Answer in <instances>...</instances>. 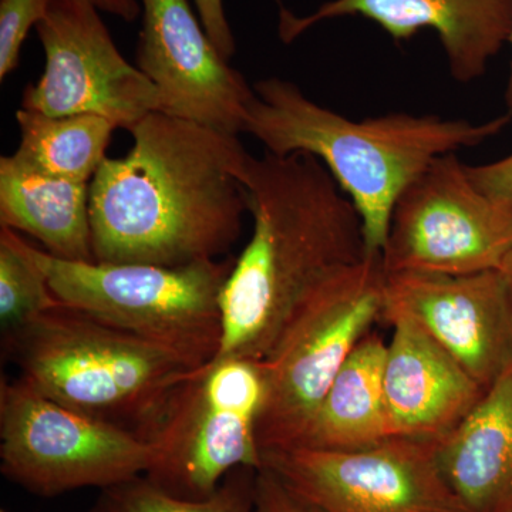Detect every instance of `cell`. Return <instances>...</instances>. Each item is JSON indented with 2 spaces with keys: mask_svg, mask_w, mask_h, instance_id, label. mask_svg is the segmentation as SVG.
Masks as SVG:
<instances>
[{
  "mask_svg": "<svg viewBox=\"0 0 512 512\" xmlns=\"http://www.w3.org/2000/svg\"><path fill=\"white\" fill-rule=\"evenodd\" d=\"M90 183L94 261L184 266L228 254L242 232L251 154L238 136L151 113Z\"/></svg>",
  "mask_w": 512,
  "mask_h": 512,
  "instance_id": "6da1fadb",
  "label": "cell"
},
{
  "mask_svg": "<svg viewBox=\"0 0 512 512\" xmlns=\"http://www.w3.org/2000/svg\"><path fill=\"white\" fill-rule=\"evenodd\" d=\"M252 235L221 292L217 357L262 360L303 296L367 254L362 218L318 158L249 156Z\"/></svg>",
  "mask_w": 512,
  "mask_h": 512,
  "instance_id": "7a4b0ae2",
  "label": "cell"
},
{
  "mask_svg": "<svg viewBox=\"0 0 512 512\" xmlns=\"http://www.w3.org/2000/svg\"><path fill=\"white\" fill-rule=\"evenodd\" d=\"M254 92L244 133L275 156L318 158L359 212L369 252H382L394 204L431 161L480 146L512 119L511 113L484 123L390 113L357 121L279 77L259 80Z\"/></svg>",
  "mask_w": 512,
  "mask_h": 512,
  "instance_id": "3957f363",
  "label": "cell"
},
{
  "mask_svg": "<svg viewBox=\"0 0 512 512\" xmlns=\"http://www.w3.org/2000/svg\"><path fill=\"white\" fill-rule=\"evenodd\" d=\"M2 345L20 377L49 399L147 441L175 392L198 370L63 302L2 336Z\"/></svg>",
  "mask_w": 512,
  "mask_h": 512,
  "instance_id": "277c9868",
  "label": "cell"
},
{
  "mask_svg": "<svg viewBox=\"0 0 512 512\" xmlns=\"http://www.w3.org/2000/svg\"><path fill=\"white\" fill-rule=\"evenodd\" d=\"M60 302L204 367L222 342L221 292L234 258L184 266L57 258L23 238Z\"/></svg>",
  "mask_w": 512,
  "mask_h": 512,
  "instance_id": "5b68a950",
  "label": "cell"
},
{
  "mask_svg": "<svg viewBox=\"0 0 512 512\" xmlns=\"http://www.w3.org/2000/svg\"><path fill=\"white\" fill-rule=\"evenodd\" d=\"M380 252L338 269L303 296L261 360L265 399L256 437L262 453L295 446L330 384L386 308Z\"/></svg>",
  "mask_w": 512,
  "mask_h": 512,
  "instance_id": "8992f818",
  "label": "cell"
},
{
  "mask_svg": "<svg viewBox=\"0 0 512 512\" xmlns=\"http://www.w3.org/2000/svg\"><path fill=\"white\" fill-rule=\"evenodd\" d=\"M264 399L261 360L215 357L175 392L158 421L148 480L173 497L202 501L231 471L264 467L256 437Z\"/></svg>",
  "mask_w": 512,
  "mask_h": 512,
  "instance_id": "52a82bcc",
  "label": "cell"
},
{
  "mask_svg": "<svg viewBox=\"0 0 512 512\" xmlns=\"http://www.w3.org/2000/svg\"><path fill=\"white\" fill-rule=\"evenodd\" d=\"M150 441L49 399L22 377L0 382V471L39 497L146 476Z\"/></svg>",
  "mask_w": 512,
  "mask_h": 512,
  "instance_id": "ba28073f",
  "label": "cell"
},
{
  "mask_svg": "<svg viewBox=\"0 0 512 512\" xmlns=\"http://www.w3.org/2000/svg\"><path fill=\"white\" fill-rule=\"evenodd\" d=\"M511 249L512 205L478 190L451 153L400 194L380 255L387 275H467L500 269Z\"/></svg>",
  "mask_w": 512,
  "mask_h": 512,
  "instance_id": "9c48e42d",
  "label": "cell"
},
{
  "mask_svg": "<svg viewBox=\"0 0 512 512\" xmlns=\"http://www.w3.org/2000/svg\"><path fill=\"white\" fill-rule=\"evenodd\" d=\"M437 444L394 437L352 451L279 448L262 460L322 512H467L441 473Z\"/></svg>",
  "mask_w": 512,
  "mask_h": 512,
  "instance_id": "30bf717a",
  "label": "cell"
},
{
  "mask_svg": "<svg viewBox=\"0 0 512 512\" xmlns=\"http://www.w3.org/2000/svg\"><path fill=\"white\" fill-rule=\"evenodd\" d=\"M36 32L46 67L23 94L22 109L52 117L93 114L126 130L160 111L157 87L124 59L89 0H52Z\"/></svg>",
  "mask_w": 512,
  "mask_h": 512,
  "instance_id": "8fae6325",
  "label": "cell"
},
{
  "mask_svg": "<svg viewBox=\"0 0 512 512\" xmlns=\"http://www.w3.org/2000/svg\"><path fill=\"white\" fill-rule=\"evenodd\" d=\"M137 67L160 93L158 113L222 133H244L254 87L229 66L188 0H140Z\"/></svg>",
  "mask_w": 512,
  "mask_h": 512,
  "instance_id": "7c38bea8",
  "label": "cell"
},
{
  "mask_svg": "<svg viewBox=\"0 0 512 512\" xmlns=\"http://www.w3.org/2000/svg\"><path fill=\"white\" fill-rule=\"evenodd\" d=\"M386 308L416 320L485 390L512 369V298L500 269L389 274Z\"/></svg>",
  "mask_w": 512,
  "mask_h": 512,
  "instance_id": "4fadbf2b",
  "label": "cell"
},
{
  "mask_svg": "<svg viewBox=\"0 0 512 512\" xmlns=\"http://www.w3.org/2000/svg\"><path fill=\"white\" fill-rule=\"evenodd\" d=\"M343 16L373 20L394 40L433 29L460 83L480 79L512 33V0H329L306 16L281 9L279 37L291 43L318 23Z\"/></svg>",
  "mask_w": 512,
  "mask_h": 512,
  "instance_id": "5bb4252c",
  "label": "cell"
},
{
  "mask_svg": "<svg viewBox=\"0 0 512 512\" xmlns=\"http://www.w3.org/2000/svg\"><path fill=\"white\" fill-rule=\"evenodd\" d=\"M383 319L393 328L383 387L394 434L441 439L474 409L485 389L407 313L384 308Z\"/></svg>",
  "mask_w": 512,
  "mask_h": 512,
  "instance_id": "9a60e30c",
  "label": "cell"
},
{
  "mask_svg": "<svg viewBox=\"0 0 512 512\" xmlns=\"http://www.w3.org/2000/svg\"><path fill=\"white\" fill-rule=\"evenodd\" d=\"M437 460L467 512H512V369L439 439Z\"/></svg>",
  "mask_w": 512,
  "mask_h": 512,
  "instance_id": "2e32d148",
  "label": "cell"
},
{
  "mask_svg": "<svg viewBox=\"0 0 512 512\" xmlns=\"http://www.w3.org/2000/svg\"><path fill=\"white\" fill-rule=\"evenodd\" d=\"M0 225L57 258L94 262L90 184L37 170L15 153L0 158Z\"/></svg>",
  "mask_w": 512,
  "mask_h": 512,
  "instance_id": "e0dca14e",
  "label": "cell"
},
{
  "mask_svg": "<svg viewBox=\"0 0 512 512\" xmlns=\"http://www.w3.org/2000/svg\"><path fill=\"white\" fill-rule=\"evenodd\" d=\"M387 343L369 332L360 340L308 429L293 447L352 451L397 437L384 399L383 369Z\"/></svg>",
  "mask_w": 512,
  "mask_h": 512,
  "instance_id": "ac0fdd59",
  "label": "cell"
},
{
  "mask_svg": "<svg viewBox=\"0 0 512 512\" xmlns=\"http://www.w3.org/2000/svg\"><path fill=\"white\" fill-rule=\"evenodd\" d=\"M16 123L20 136L16 156L47 174L87 184L106 160L117 128L93 114L52 117L26 109L16 111Z\"/></svg>",
  "mask_w": 512,
  "mask_h": 512,
  "instance_id": "d6986e66",
  "label": "cell"
},
{
  "mask_svg": "<svg viewBox=\"0 0 512 512\" xmlns=\"http://www.w3.org/2000/svg\"><path fill=\"white\" fill-rule=\"evenodd\" d=\"M256 474V468H237L202 501L173 497L141 476L101 490L87 512H254Z\"/></svg>",
  "mask_w": 512,
  "mask_h": 512,
  "instance_id": "ffe728a7",
  "label": "cell"
},
{
  "mask_svg": "<svg viewBox=\"0 0 512 512\" xmlns=\"http://www.w3.org/2000/svg\"><path fill=\"white\" fill-rule=\"evenodd\" d=\"M46 275L23 248V237L0 228V325L9 335L59 303Z\"/></svg>",
  "mask_w": 512,
  "mask_h": 512,
  "instance_id": "44dd1931",
  "label": "cell"
},
{
  "mask_svg": "<svg viewBox=\"0 0 512 512\" xmlns=\"http://www.w3.org/2000/svg\"><path fill=\"white\" fill-rule=\"evenodd\" d=\"M50 5L52 0H0V79L18 69L23 43Z\"/></svg>",
  "mask_w": 512,
  "mask_h": 512,
  "instance_id": "7402d4cb",
  "label": "cell"
},
{
  "mask_svg": "<svg viewBox=\"0 0 512 512\" xmlns=\"http://www.w3.org/2000/svg\"><path fill=\"white\" fill-rule=\"evenodd\" d=\"M254 512H322L286 487L266 467L259 468L255 483Z\"/></svg>",
  "mask_w": 512,
  "mask_h": 512,
  "instance_id": "603a6c76",
  "label": "cell"
},
{
  "mask_svg": "<svg viewBox=\"0 0 512 512\" xmlns=\"http://www.w3.org/2000/svg\"><path fill=\"white\" fill-rule=\"evenodd\" d=\"M467 173L478 190L495 201L512 205V153L493 163L467 165Z\"/></svg>",
  "mask_w": 512,
  "mask_h": 512,
  "instance_id": "cb8c5ba5",
  "label": "cell"
},
{
  "mask_svg": "<svg viewBox=\"0 0 512 512\" xmlns=\"http://www.w3.org/2000/svg\"><path fill=\"white\" fill-rule=\"evenodd\" d=\"M200 22L212 43L220 50L221 55L229 60L237 52L234 33L225 15L222 0H194Z\"/></svg>",
  "mask_w": 512,
  "mask_h": 512,
  "instance_id": "d4e9b609",
  "label": "cell"
},
{
  "mask_svg": "<svg viewBox=\"0 0 512 512\" xmlns=\"http://www.w3.org/2000/svg\"><path fill=\"white\" fill-rule=\"evenodd\" d=\"M97 9L123 19L124 22H134L141 13V3L138 0H89Z\"/></svg>",
  "mask_w": 512,
  "mask_h": 512,
  "instance_id": "484cf974",
  "label": "cell"
},
{
  "mask_svg": "<svg viewBox=\"0 0 512 512\" xmlns=\"http://www.w3.org/2000/svg\"><path fill=\"white\" fill-rule=\"evenodd\" d=\"M501 274H503L505 282H507L508 291L511 293L512 298V249L510 254L505 256L503 265L500 268Z\"/></svg>",
  "mask_w": 512,
  "mask_h": 512,
  "instance_id": "4316f807",
  "label": "cell"
},
{
  "mask_svg": "<svg viewBox=\"0 0 512 512\" xmlns=\"http://www.w3.org/2000/svg\"><path fill=\"white\" fill-rule=\"evenodd\" d=\"M510 43L512 47V33L510 37ZM505 103H507L508 107V113L512 114V63H511V70H510V76H508V83H507V90H505Z\"/></svg>",
  "mask_w": 512,
  "mask_h": 512,
  "instance_id": "83f0119b",
  "label": "cell"
},
{
  "mask_svg": "<svg viewBox=\"0 0 512 512\" xmlns=\"http://www.w3.org/2000/svg\"><path fill=\"white\" fill-rule=\"evenodd\" d=\"M0 512H9L8 510H0Z\"/></svg>",
  "mask_w": 512,
  "mask_h": 512,
  "instance_id": "f1b7e54d",
  "label": "cell"
}]
</instances>
